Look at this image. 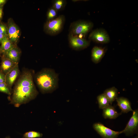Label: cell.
<instances>
[{
	"mask_svg": "<svg viewBox=\"0 0 138 138\" xmlns=\"http://www.w3.org/2000/svg\"><path fill=\"white\" fill-rule=\"evenodd\" d=\"M135 138H138V136H136V137H135Z\"/></svg>",
	"mask_w": 138,
	"mask_h": 138,
	"instance_id": "30",
	"label": "cell"
},
{
	"mask_svg": "<svg viewBox=\"0 0 138 138\" xmlns=\"http://www.w3.org/2000/svg\"><path fill=\"white\" fill-rule=\"evenodd\" d=\"M42 134L40 133L34 131H30L25 133L23 135L24 138H34L42 137Z\"/></svg>",
	"mask_w": 138,
	"mask_h": 138,
	"instance_id": "20",
	"label": "cell"
},
{
	"mask_svg": "<svg viewBox=\"0 0 138 138\" xmlns=\"http://www.w3.org/2000/svg\"><path fill=\"white\" fill-rule=\"evenodd\" d=\"M7 28V36L9 40L16 45L20 36V30L11 19L8 20Z\"/></svg>",
	"mask_w": 138,
	"mask_h": 138,
	"instance_id": "8",
	"label": "cell"
},
{
	"mask_svg": "<svg viewBox=\"0 0 138 138\" xmlns=\"http://www.w3.org/2000/svg\"><path fill=\"white\" fill-rule=\"evenodd\" d=\"M38 94L31 72L25 71L22 73L15 85L10 103L18 107L33 99Z\"/></svg>",
	"mask_w": 138,
	"mask_h": 138,
	"instance_id": "1",
	"label": "cell"
},
{
	"mask_svg": "<svg viewBox=\"0 0 138 138\" xmlns=\"http://www.w3.org/2000/svg\"><path fill=\"white\" fill-rule=\"evenodd\" d=\"M21 51L16 46L3 53L2 56L13 62L18 63Z\"/></svg>",
	"mask_w": 138,
	"mask_h": 138,
	"instance_id": "10",
	"label": "cell"
},
{
	"mask_svg": "<svg viewBox=\"0 0 138 138\" xmlns=\"http://www.w3.org/2000/svg\"><path fill=\"white\" fill-rule=\"evenodd\" d=\"M35 81L42 93H51L58 87V75L53 69L44 68L37 73Z\"/></svg>",
	"mask_w": 138,
	"mask_h": 138,
	"instance_id": "2",
	"label": "cell"
},
{
	"mask_svg": "<svg viewBox=\"0 0 138 138\" xmlns=\"http://www.w3.org/2000/svg\"><path fill=\"white\" fill-rule=\"evenodd\" d=\"M58 11L52 7L50 8L47 12V21L52 20L57 17Z\"/></svg>",
	"mask_w": 138,
	"mask_h": 138,
	"instance_id": "21",
	"label": "cell"
},
{
	"mask_svg": "<svg viewBox=\"0 0 138 138\" xmlns=\"http://www.w3.org/2000/svg\"><path fill=\"white\" fill-rule=\"evenodd\" d=\"M2 53V52L1 51V50L0 49V55Z\"/></svg>",
	"mask_w": 138,
	"mask_h": 138,
	"instance_id": "29",
	"label": "cell"
},
{
	"mask_svg": "<svg viewBox=\"0 0 138 138\" xmlns=\"http://www.w3.org/2000/svg\"><path fill=\"white\" fill-rule=\"evenodd\" d=\"M5 36L3 34L0 32V43H1V41Z\"/></svg>",
	"mask_w": 138,
	"mask_h": 138,
	"instance_id": "27",
	"label": "cell"
},
{
	"mask_svg": "<svg viewBox=\"0 0 138 138\" xmlns=\"http://www.w3.org/2000/svg\"><path fill=\"white\" fill-rule=\"evenodd\" d=\"M116 100L117 105L122 112L127 113L130 111H133L131 107V103L127 98L120 97H117Z\"/></svg>",
	"mask_w": 138,
	"mask_h": 138,
	"instance_id": "13",
	"label": "cell"
},
{
	"mask_svg": "<svg viewBox=\"0 0 138 138\" xmlns=\"http://www.w3.org/2000/svg\"><path fill=\"white\" fill-rule=\"evenodd\" d=\"M133 114L125 129L120 131L121 134L124 133L126 136L133 135L137 132L138 125V111L133 110Z\"/></svg>",
	"mask_w": 138,
	"mask_h": 138,
	"instance_id": "6",
	"label": "cell"
},
{
	"mask_svg": "<svg viewBox=\"0 0 138 138\" xmlns=\"http://www.w3.org/2000/svg\"><path fill=\"white\" fill-rule=\"evenodd\" d=\"M93 127L95 130L103 138H117L121 134L120 131H116L105 126L100 123L94 124Z\"/></svg>",
	"mask_w": 138,
	"mask_h": 138,
	"instance_id": "7",
	"label": "cell"
},
{
	"mask_svg": "<svg viewBox=\"0 0 138 138\" xmlns=\"http://www.w3.org/2000/svg\"><path fill=\"white\" fill-rule=\"evenodd\" d=\"M3 6H0V22L2 19L3 14Z\"/></svg>",
	"mask_w": 138,
	"mask_h": 138,
	"instance_id": "25",
	"label": "cell"
},
{
	"mask_svg": "<svg viewBox=\"0 0 138 138\" xmlns=\"http://www.w3.org/2000/svg\"><path fill=\"white\" fill-rule=\"evenodd\" d=\"M105 50L104 48L95 46L92 49L91 52V58L94 63H99L104 55Z\"/></svg>",
	"mask_w": 138,
	"mask_h": 138,
	"instance_id": "12",
	"label": "cell"
},
{
	"mask_svg": "<svg viewBox=\"0 0 138 138\" xmlns=\"http://www.w3.org/2000/svg\"><path fill=\"white\" fill-rule=\"evenodd\" d=\"M17 64L2 56L0 70L6 75Z\"/></svg>",
	"mask_w": 138,
	"mask_h": 138,
	"instance_id": "14",
	"label": "cell"
},
{
	"mask_svg": "<svg viewBox=\"0 0 138 138\" xmlns=\"http://www.w3.org/2000/svg\"><path fill=\"white\" fill-rule=\"evenodd\" d=\"M88 38L90 40L100 43H107L110 40L107 32L104 30L101 29L92 31L90 34Z\"/></svg>",
	"mask_w": 138,
	"mask_h": 138,
	"instance_id": "9",
	"label": "cell"
},
{
	"mask_svg": "<svg viewBox=\"0 0 138 138\" xmlns=\"http://www.w3.org/2000/svg\"><path fill=\"white\" fill-rule=\"evenodd\" d=\"M69 44L73 50L79 51L84 49L88 47L90 42L84 38H81L77 36H74L69 33L68 36Z\"/></svg>",
	"mask_w": 138,
	"mask_h": 138,
	"instance_id": "5",
	"label": "cell"
},
{
	"mask_svg": "<svg viewBox=\"0 0 138 138\" xmlns=\"http://www.w3.org/2000/svg\"><path fill=\"white\" fill-rule=\"evenodd\" d=\"M102 109L103 116L105 119H115L119 115V113L114 107L110 105Z\"/></svg>",
	"mask_w": 138,
	"mask_h": 138,
	"instance_id": "15",
	"label": "cell"
},
{
	"mask_svg": "<svg viewBox=\"0 0 138 138\" xmlns=\"http://www.w3.org/2000/svg\"><path fill=\"white\" fill-rule=\"evenodd\" d=\"M19 72L18 63L6 75V82L11 90V88L18 76Z\"/></svg>",
	"mask_w": 138,
	"mask_h": 138,
	"instance_id": "11",
	"label": "cell"
},
{
	"mask_svg": "<svg viewBox=\"0 0 138 138\" xmlns=\"http://www.w3.org/2000/svg\"><path fill=\"white\" fill-rule=\"evenodd\" d=\"M93 23L89 21L78 20L72 23L70 26L69 33L77 36L85 35L92 29Z\"/></svg>",
	"mask_w": 138,
	"mask_h": 138,
	"instance_id": "4",
	"label": "cell"
},
{
	"mask_svg": "<svg viewBox=\"0 0 138 138\" xmlns=\"http://www.w3.org/2000/svg\"><path fill=\"white\" fill-rule=\"evenodd\" d=\"M65 20V16L61 15L53 19L47 21L44 25L45 31L51 35L57 34L62 30Z\"/></svg>",
	"mask_w": 138,
	"mask_h": 138,
	"instance_id": "3",
	"label": "cell"
},
{
	"mask_svg": "<svg viewBox=\"0 0 138 138\" xmlns=\"http://www.w3.org/2000/svg\"><path fill=\"white\" fill-rule=\"evenodd\" d=\"M97 99L99 107L100 109H103L110 105L109 100L103 93L98 95Z\"/></svg>",
	"mask_w": 138,
	"mask_h": 138,
	"instance_id": "18",
	"label": "cell"
},
{
	"mask_svg": "<svg viewBox=\"0 0 138 138\" xmlns=\"http://www.w3.org/2000/svg\"><path fill=\"white\" fill-rule=\"evenodd\" d=\"M103 94L108 99L111 105L118 97V90L114 87L106 89Z\"/></svg>",
	"mask_w": 138,
	"mask_h": 138,
	"instance_id": "17",
	"label": "cell"
},
{
	"mask_svg": "<svg viewBox=\"0 0 138 138\" xmlns=\"http://www.w3.org/2000/svg\"><path fill=\"white\" fill-rule=\"evenodd\" d=\"M1 43L0 49L3 53L6 52L16 46L9 40L7 36L4 37Z\"/></svg>",
	"mask_w": 138,
	"mask_h": 138,
	"instance_id": "16",
	"label": "cell"
},
{
	"mask_svg": "<svg viewBox=\"0 0 138 138\" xmlns=\"http://www.w3.org/2000/svg\"><path fill=\"white\" fill-rule=\"evenodd\" d=\"M0 32L4 36H7V26L4 24L0 22Z\"/></svg>",
	"mask_w": 138,
	"mask_h": 138,
	"instance_id": "23",
	"label": "cell"
},
{
	"mask_svg": "<svg viewBox=\"0 0 138 138\" xmlns=\"http://www.w3.org/2000/svg\"><path fill=\"white\" fill-rule=\"evenodd\" d=\"M5 138H10V137L9 136H6V137H5Z\"/></svg>",
	"mask_w": 138,
	"mask_h": 138,
	"instance_id": "28",
	"label": "cell"
},
{
	"mask_svg": "<svg viewBox=\"0 0 138 138\" xmlns=\"http://www.w3.org/2000/svg\"><path fill=\"white\" fill-rule=\"evenodd\" d=\"M6 1V0H0V6H3Z\"/></svg>",
	"mask_w": 138,
	"mask_h": 138,
	"instance_id": "26",
	"label": "cell"
},
{
	"mask_svg": "<svg viewBox=\"0 0 138 138\" xmlns=\"http://www.w3.org/2000/svg\"><path fill=\"white\" fill-rule=\"evenodd\" d=\"M6 75L0 70V83H5Z\"/></svg>",
	"mask_w": 138,
	"mask_h": 138,
	"instance_id": "24",
	"label": "cell"
},
{
	"mask_svg": "<svg viewBox=\"0 0 138 138\" xmlns=\"http://www.w3.org/2000/svg\"><path fill=\"white\" fill-rule=\"evenodd\" d=\"M66 4V0H55L53 1L52 7L58 12L63 9Z\"/></svg>",
	"mask_w": 138,
	"mask_h": 138,
	"instance_id": "19",
	"label": "cell"
},
{
	"mask_svg": "<svg viewBox=\"0 0 138 138\" xmlns=\"http://www.w3.org/2000/svg\"><path fill=\"white\" fill-rule=\"evenodd\" d=\"M11 90L5 83H0V92L9 95L11 94Z\"/></svg>",
	"mask_w": 138,
	"mask_h": 138,
	"instance_id": "22",
	"label": "cell"
}]
</instances>
